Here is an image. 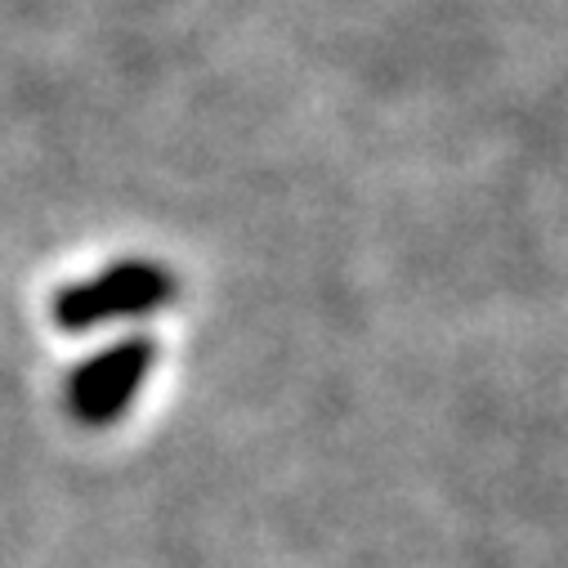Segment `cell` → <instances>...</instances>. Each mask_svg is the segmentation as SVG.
Segmentation results:
<instances>
[{
	"instance_id": "cell-1",
	"label": "cell",
	"mask_w": 568,
	"mask_h": 568,
	"mask_svg": "<svg viewBox=\"0 0 568 568\" xmlns=\"http://www.w3.org/2000/svg\"><path fill=\"white\" fill-rule=\"evenodd\" d=\"M180 296V277L158 260H121L94 277L68 282L50 301V318L59 332H90L116 318L158 314Z\"/></svg>"
},
{
	"instance_id": "cell-2",
	"label": "cell",
	"mask_w": 568,
	"mask_h": 568,
	"mask_svg": "<svg viewBox=\"0 0 568 568\" xmlns=\"http://www.w3.org/2000/svg\"><path fill=\"white\" fill-rule=\"evenodd\" d=\"M158 358H162L158 336L134 332V336L99 349L81 367H72L68 389H63L72 420L77 425H90V430H103V425L121 420L125 407L134 403V394L144 389L149 372L158 367Z\"/></svg>"
}]
</instances>
